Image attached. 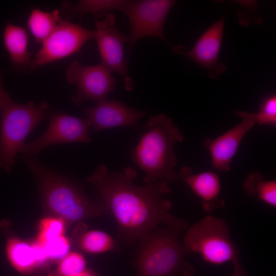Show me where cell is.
Here are the masks:
<instances>
[{
  "label": "cell",
  "mask_w": 276,
  "mask_h": 276,
  "mask_svg": "<svg viewBox=\"0 0 276 276\" xmlns=\"http://www.w3.org/2000/svg\"><path fill=\"white\" fill-rule=\"evenodd\" d=\"M49 105L39 106L29 101L25 104L11 99L0 107V168L10 172L17 153L30 132L46 117Z\"/></svg>",
  "instance_id": "obj_5"
},
{
  "label": "cell",
  "mask_w": 276,
  "mask_h": 276,
  "mask_svg": "<svg viewBox=\"0 0 276 276\" xmlns=\"http://www.w3.org/2000/svg\"><path fill=\"white\" fill-rule=\"evenodd\" d=\"M61 18L58 9L51 12L39 9L31 12L27 21L28 27L37 43H42L55 29Z\"/></svg>",
  "instance_id": "obj_19"
},
{
  "label": "cell",
  "mask_w": 276,
  "mask_h": 276,
  "mask_svg": "<svg viewBox=\"0 0 276 276\" xmlns=\"http://www.w3.org/2000/svg\"><path fill=\"white\" fill-rule=\"evenodd\" d=\"M25 162L38 180L47 204L65 219L75 221L107 211L103 201L99 204L91 202L78 188L31 155H26Z\"/></svg>",
  "instance_id": "obj_4"
},
{
  "label": "cell",
  "mask_w": 276,
  "mask_h": 276,
  "mask_svg": "<svg viewBox=\"0 0 276 276\" xmlns=\"http://www.w3.org/2000/svg\"><path fill=\"white\" fill-rule=\"evenodd\" d=\"M144 129L131 154L132 160L145 173L143 181H174L178 174L174 170L177 161L173 147L182 142L183 135L172 118L163 114L149 118Z\"/></svg>",
  "instance_id": "obj_2"
},
{
  "label": "cell",
  "mask_w": 276,
  "mask_h": 276,
  "mask_svg": "<svg viewBox=\"0 0 276 276\" xmlns=\"http://www.w3.org/2000/svg\"><path fill=\"white\" fill-rule=\"evenodd\" d=\"M87 120L61 112L50 116L47 130L34 141L24 143L19 152L25 155H36L43 148L55 144L92 142Z\"/></svg>",
  "instance_id": "obj_11"
},
{
  "label": "cell",
  "mask_w": 276,
  "mask_h": 276,
  "mask_svg": "<svg viewBox=\"0 0 276 276\" xmlns=\"http://www.w3.org/2000/svg\"><path fill=\"white\" fill-rule=\"evenodd\" d=\"M57 270L61 276L78 274L86 270V261L80 254L68 252L60 260Z\"/></svg>",
  "instance_id": "obj_23"
},
{
  "label": "cell",
  "mask_w": 276,
  "mask_h": 276,
  "mask_svg": "<svg viewBox=\"0 0 276 276\" xmlns=\"http://www.w3.org/2000/svg\"><path fill=\"white\" fill-rule=\"evenodd\" d=\"M67 276H96L94 274L91 272L87 270L86 269L84 271L74 275H67Z\"/></svg>",
  "instance_id": "obj_28"
},
{
  "label": "cell",
  "mask_w": 276,
  "mask_h": 276,
  "mask_svg": "<svg viewBox=\"0 0 276 276\" xmlns=\"http://www.w3.org/2000/svg\"><path fill=\"white\" fill-rule=\"evenodd\" d=\"M41 245L49 259L53 260H61L68 253L70 248L68 239L63 235L50 239Z\"/></svg>",
  "instance_id": "obj_25"
},
{
  "label": "cell",
  "mask_w": 276,
  "mask_h": 276,
  "mask_svg": "<svg viewBox=\"0 0 276 276\" xmlns=\"http://www.w3.org/2000/svg\"><path fill=\"white\" fill-rule=\"evenodd\" d=\"M64 222L61 218H48L41 220L40 231L37 239L42 244L52 238L63 235Z\"/></svg>",
  "instance_id": "obj_24"
},
{
  "label": "cell",
  "mask_w": 276,
  "mask_h": 276,
  "mask_svg": "<svg viewBox=\"0 0 276 276\" xmlns=\"http://www.w3.org/2000/svg\"><path fill=\"white\" fill-rule=\"evenodd\" d=\"M182 245L188 255L199 254L211 264L241 261L238 248L231 238L228 224L213 216H207L188 227Z\"/></svg>",
  "instance_id": "obj_6"
},
{
  "label": "cell",
  "mask_w": 276,
  "mask_h": 276,
  "mask_svg": "<svg viewBox=\"0 0 276 276\" xmlns=\"http://www.w3.org/2000/svg\"><path fill=\"white\" fill-rule=\"evenodd\" d=\"M95 39L101 58V63L111 72H116L122 78L125 89L131 91L133 80L128 73V63L124 58V47L129 38L122 34L116 26V16L107 14L101 20L95 18Z\"/></svg>",
  "instance_id": "obj_9"
},
{
  "label": "cell",
  "mask_w": 276,
  "mask_h": 276,
  "mask_svg": "<svg viewBox=\"0 0 276 276\" xmlns=\"http://www.w3.org/2000/svg\"><path fill=\"white\" fill-rule=\"evenodd\" d=\"M174 0L128 1L123 11L130 27L129 47L126 57L128 63L131 50L140 39L152 36L163 40L175 54L185 51L182 45H172L164 33L165 23L169 11L176 4Z\"/></svg>",
  "instance_id": "obj_7"
},
{
  "label": "cell",
  "mask_w": 276,
  "mask_h": 276,
  "mask_svg": "<svg viewBox=\"0 0 276 276\" xmlns=\"http://www.w3.org/2000/svg\"><path fill=\"white\" fill-rule=\"evenodd\" d=\"M245 192L257 200L269 206L276 207V181L265 180L259 172L249 173L243 185Z\"/></svg>",
  "instance_id": "obj_18"
},
{
  "label": "cell",
  "mask_w": 276,
  "mask_h": 276,
  "mask_svg": "<svg viewBox=\"0 0 276 276\" xmlns=\"http://www.w3.org/2000/svg\"><path fill=\"white\" fill-rule=\"evenodd\" d=\"M10 99L8 92L3 88L2 76L0 72V107Z\"/></svg>",
  "instance_id": "obj_26"
},
{
  "label": "cell",
  "mask_w": 276,
  "mask_h": 276,
  "mask_svg": "<svg viewBox=\"0 0 276 276\" xmlns=\"http://www.w3.org/2000/svg\"><path fill=\"white\" fill-rule=\"evenodd\" d=\"M80 246L87 252L100 254L113 249L115 243L112 238L106 233L92 230L82 235L80 240Z\"/></svg>",
  "instance_id": "obj_21"
},
{
  "label": "cell",
  "mask_w": 276,
  "mask_h": 276,
  "mask_svg": "<svg viewBox=\"0 0 276 276\" xmlns=\"http://www.w3.org/2000/svg\"><path fill=\"white\" fill-rule=\"evenodd\" d=\"M178 177L200 198L203 210L207 212L222 209L224 201L220 198L221 183L213 171L194 173L192 168L183 166Z\"/></svg>",
  "instance_id": "obj_15"
},
{
  "label": "cell",
  "mask_w": 276,
  "mask_h": 276,
  "mask_svg": "<svg viewBox=\"0 0 276 276\" xmlns=\"http://www.w3.org/2000/svg\"><path fill=\"white\" fill-rule=\"evenodd\" d=\"M67 81L77 87L76 93L71 97L72 101L80 105L85 100L98 102L107 99L117 83L112 72L100 63L95 65H83L79 61H74L66 72Z\"/></svg>",
  "instance_id": "obj_10"
},
{
  "label": "cell",
  "mask_w": 276,
  "mask_h": 276,
  "mask_svg": "<svg viewBox=\"0 0 276 276\" xmlns=\"http://www.w3.org/2000/svg\"><path fill=\"white\" fill-rule=\"evenodd\" d=\"M96 35V30L87 29L61 17L55 29L41 43V47L35 54L30 70L71 56L88 40L95 39Z\"/></svg>",
  "instance_id": "obj_8"
},
{
  "label": "cell",
  "mask_w": 276,
  "mask_h": 276,
  "mask_svg": "<svg viewBox=\"0 0 276 276\" xmlns=\"http://www.w3.org/2000/svg\"><path fill=\"white\" fill-rule=\"evenodd\" d=\"M224 26V16L209 27L198 39L192 49L181 53L189 60L206 69L212 79L217 78L226 70L218 62Z\"/></svg>",
  "instance_id": "obj_13"
},
{
  "label": "cell",
  "mask_w": 276,
  "mask_h": 276,
  "mask_svg": "<svg viewBox=\"0 0 276 276\" xmlns=\"http://www.w3.org/2000/svg\"><path fill=\"white\" fill-rule=\"evenodd\" d=\"M183 227L155 229L142 238L133 261L135 276H193L180 240Z\"/></svg>",
  "instance_id": "obj_3"
},
{
  "label": "cell",
  "mask_w": 276,
  "mask_h": 276,
  "mask_svg": "<svg viewBox=\"0 0 276 276\" xmlns=\"http://www.w3.org/2000/svg\"><path fill=\"white\" fill-rule=\"evenodd\" d=\"M233 264L234 265V269L231 276H247L245 270L241 264L240 261L236 262Z\"/></svg>",
  "instance_id": "obj_27"
},
{
  "label": "cell",
  "mask_w": 276,
  "mask_h": 276,
  "mask_svg": "<svg viewBox=\"0 0 276 276\" xmlns=\"http://www.w3.org/2000/svg\"><path fill=\"white\" fill-rule=\"evenodd\" d=\"M128 2L127 0H82L76 5L67 6L71 7L72 15L79 14L82 16L91 13L96 18L105 16L111 10L123 12Z\"/></svg>",
  "instance_id": "obj_20"
},
{
  "label": "cell",
  "mask_w": 276,
  "mask_h": 276,
  "mask_svg": "<svg viewBox=\"0 0 276 276\" xmlns=\"http://www.w3.org/2000/svg\"><path fill=\"white\" fill-rule=\"evenodd\" d=\"M242 118L239 124L219 136L206 139L204 146L209 151L213 167L220 171H228L240 144L247 132L256 124L245 111H237Z\"/></svg>",
  "instance_id": "obj_14"
},
{
  "label": "cell",
  "mask_w": 276,
  "mask_h": 276,
  "mask_svg": "<svg viewBox=\"0 0 276 276\" xmlns=\"http://www.w3.org/2000/svg\"><path fill=\"white\" fill-rule=\"evenodd\" d=\"M137 172L130 167L123 172L98 166L87 180L95 185L106 209L111 213L121 241L130 244L156 229L160 223L169 227H188L186 221L170 213L171 202L163 198L170 193L169 182L157 181L138 186L133 181Z\"/></svg>",
  "instance_id": "obj_1"
},
{
  "label": "cell",
  "mask_w": 276,
  "mask_h": 276,
  "mask_svg": "<svg viewBox=\"0 0 276 276\" xmlns=\"http://www.w3.org/2000/svg\"><path fill=\"white\" fill-rule=\"evenodd\" d=\"M246 114L256 124L275 126L276 125V95H267L262 100L257 112L246 111Z\"/></svg>",
  "instance_id": "obj_22"
},
{
  "label": "cell",
  "mask_w": 276,
  "mask_h": 276,
  "mask_svg": "<svg viewBox=\"0 0 276 276\" xmlns=\"http://www.w3.org/2000/svg\"><path fill=\"white\" fill-rule=\"evenodd\" d=\"M6 251L10 264L19 272H30L38 267L32 245L11 238L7 241Z\"/></svg>",
  "instance_id": "obj_17"
},
{
  "label": "cell",
  "mask_w": 276,
  "mask_h": 276,
  "mask_svg": "<svg viewBox=\"0 0 276 276\" xmlns=\"http://www.w3.org/2000/svg\"><path fill=\"white\" fill-rule=\"evenodd\" d=\"M28 35L25 28L8 22L3 32V41L10 61L18 67H30L31 53L28 50Z\"/></svg>",
  "instance_id": "obj_16"
},
{
  "label": "cell",
  "mask_w": 276,
  "mask_h": 276,
  "mask_svg": "<svg viewBox=\"0 0 276 276\" xmlns=\"http://www.w3.org/2000/svg\"><path fill=\"white\" fill-rule=\"evenodd\" d=\"M97 103L83 111L84 118L96 132L116 127L135 126L146 114L145 111L133 109L120 100L106 99Z\"/></svg>",
  "instance_id": "obj_12"
}]
</instances>
